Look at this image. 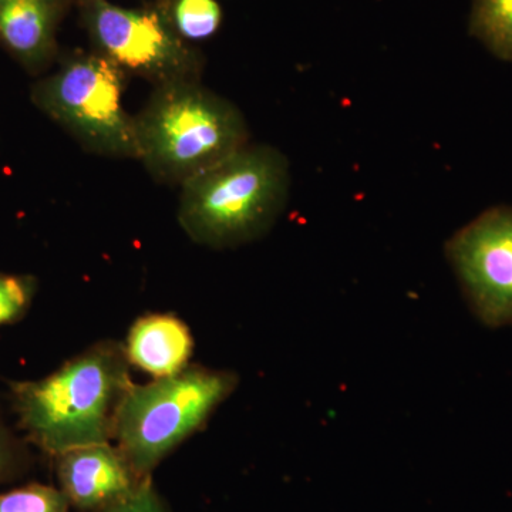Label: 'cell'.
<instances>
[{
    "instance_id": "14",
    "label": "cell",
    "mask_w": 512,
    "mask_h": 512,
    "mask_svg": "<svg viewBox=\"0 0 512 512\" xmlns=\"http://www.w3.org/2000/svg\"><path fill=\"white\" fill-rule=\"evenodd\" d=\"M33 281L25 276L0 274V326L25 315L33 296Z\"/></svg>"
},
{
    "instance_id": "1",
    "label": "cell",
    "mask_w": 512,
    "mask_h": 512,
    "mask_svg": "<svg viewBox=\"0 0 512 512\" xmlns=\"http://www.w3.org/2000/svg\"><path fill=\"white\" fill-rule=\"evenodd\" d=\"M124 345L99 342L55 373L13 386V406L29 439L50 456L111 443L133 386Z\"/></svg>"
},
{
    "instance_id": "10",
    "label": "cell",
    "mask_w": 512,
    "mask_h": 512,
    "mask_svg": "<svg viewBox=\"0 0 512 512\" xmlns=\"http://www.w3.org/2000/svg\"><path fill=\"white\" fill-rule=\"evenodd\" d=\"M124 349L130 365L161 379L190 366L194 339L190 328L177 316L150 313L131 326Z\"/></svg>"
},
{
    "instance_id": "8",
    "label": "cell",
    "mask_w": 512,
    "mask_h": 512,
    "mask_svg": "<svg viewBox=\"0 0 512 512\" xmlns=\"http://www.w3.org/2000/svg\"><path fill=\"white\" fill-rule=\"evenodd\" d=\"M60 490L70 505L100 512L127 497L148 477H141L111 443L74 448L56 457Z\"/></svg>"
},
{
    "instance_id": "15",
    "label": "cell",
    "mask_w": 512,
    "mask_h": 512,
    "mask_svg": "<svg viewBox=\"0 0 512 512\" xmlns=\"http://www.w3.org/2000/svg\"><path fill=\"white\" fill-rule=\"evenodd\" d=\"M100 512H167L150 477L146 478L133 493Z\"/></svg>"
},
{
    "instance_id": "6",
    "label": "cell",
    "mask_w": 512,
    "mask_h": 512,
    "mask_svg": "<svg viewBox=\"0 0 512 512\" xmlns=\"http://www.w3.org/2000/svg\"><path fill=\"white\" fill-rule=\"evenodd\" d=\"M97 53L154 86L200 80L204 60L175 32L163 8L127 9L110 0H76Z\"/></svg>"
},
{
    "instance_id": "16",
    "label": "cell",
    "mask_w": 512,
    "mask_h": 512,
    "mask_svg": "<svg viewBox=\"0 0 512 512\" xmlns=\"http://www.w3.org/2000/svg\"><path fill=\"white\" fill-rule=\"evenodd\" d=\"M20 468V453L6 431L0 429V484L15 476Z\"/></svg>"
},
{
    "instance_id": "2",
    "label": "cell",
    "mask_w": 512,
    "mask_h": 512,
    "mask_svg": "<svg viewBox=\"0 0 512 512\" xmlns=\"http://www.w3.org/2000/svg\"><path fill=\"white\" fill-rule=\"evenodd\" d=\"M180 188L178 222L191 241L238 248L274 228L288 204L291 168L278 148L248 143Z\"/></svg>"
},
{
    "instance_id": "11",
    "label": "cell",
    "mask_w": 512,
    "mask_h": 512,
    "mask_svg": "<svg viewBox=\"0 0 512 512\" xmlns=\"http://www.w3.org/2000/svg\"><path fill=\"white\" fill-rule=\"evenodd\" d=\"M468 33L498 60L512 62V0H471Z\"/></svg>"
},
{
    "instance_id": "12",
    "label": "cell",
    "mask_w": 512,
    "mask_h": 512,
    "mask_svg": "<svg viewBox=\"0 0 512 512\" xmlns=\"http://www.w3.org/2000/svg\"><path fill=\"white\" fill-rule=\"evenodd\" d=\"M163 9L185 42L208 39L220 29L222 12L217 0H173Z\"/></svg>"
},
{
    "instance_id": "7",
    "label": "cell",
    "mask_w": 512,
    "mask_h": 512,
    "mask_svg": "<svg viewBox=\"0 0 512 512\" xmlns=\"http://www.w3.org/2000/svg\"><path fill=\"white\" fill-rule=\"evenodd\" d=\"M444 255L487 328L512 326V207L494 205L454 232Z\"/></svg>"
},
{
    "instance_id": "13",
    "label": "cell",
    "mask_w": 512,
    "mask_h": 512,
    "mask_svg": "<svg viewBox=\"0 0 512 512\" xmlns=\"http://www.w3.org/2000/svg\"><path fill=\"white\" fill-rule=\"evenodd\" d=\"M70 503L62 490L29 484L0 494V512H69Z\"/></svg>"
},
{
    "instance_id": "9",
    "label": "cell",
    "mask_w": 512,
    "mask_h": 512,
    "mask_svg": "<svg viewBox=\"0 0 512 512\" xmlns=\"http://www.w3.org/2000/svg\"><path fill=\"white\" fill-rule=\"evenodd\" d=\"M69 0H0V42L29 69L52 60Z\"/></svg>"
},
{
    "instance_id": "5",
    "label": "cell",
    "mask_w": 512,
    "mask_h": 512,
    "mask_svg": "<svg viewBox=\"0 0 512 512\" xmlns=\"http://www.w3.org/2000/svg\"><path fill=\"white\" fill-rule=\"evenodd\" d=\"M127 73L100 53L67 57L33 99L89 153L138 160L136 121L124 109Z\"/></svg>"
},
{
    "instance_id": "4",
    "label": "cell",
    "mask_w": 512,
    "mask_h": 512,
    "mask_svg": "<svg viewBox=\"0 0 512 512\" xmlns=\"http://www.w3.org/2000/svg\"><path fill=\"white\" fill-rule=\"evenodd\" d=\"M237 386V373L202 366L133 384L117 419V447L141 477H150L168 453L204 427Z\"/></svg>"
},
{
    "instance_id": "3",
    "label": "cell",
    "mask_w": 512,
    "mask_h": 512,
    "mask_svg": "<svg viewBox=\"0 0 512 512\" xmlns=\"http://www.w3.org/2000/svg\"><path fill=\"white\" fill-rule=\"evenodd\" d=\"M134 121L138 161L160 184L181 187L251 143L241 110L200 80L154 86Z\"/></svg>"
}]
</instances>
